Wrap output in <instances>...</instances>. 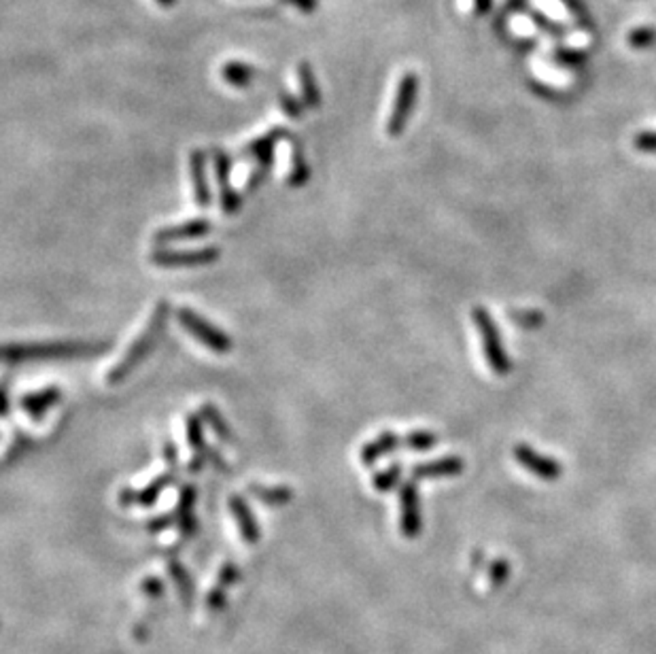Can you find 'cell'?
<instances>
[{
    "label": "cell",
    "instance_id": "cell-30",
    "mask_svg": "<svg viewBox=\"0 0 656 654\" xmlns=\"http://www.w3.org/2000/svg\"><path fill=\"white\" fill-rule=\"evenodd\" d=\"M656 43V30L650 28V26H644V28H636L629 35V45L633 50H644V47H650Z\"/></svg>",
    "mask_w": 656,
    "mask_h": 654
},
{
    "label": "cell",
    "instance_id": "cell-36",
    "mask_svg": "<svg viewBox=\"0 0 656 654\" xmlns=\"http://www.w3.org/2000/svg\"><path fill=\"white\" fill-rule=\"evenodd\" d=\"M175 523H176L175 512H172V514H162V517L152 518V521L147 523V529H149V532L158 533V532H164V529L168 527V525H175Z\"/></svg>",
    "mask_w": 656,
    "mask_h": 654
},
{
    "label": "cell",
    "instance_id": "cell-18",
    "mask_svg": "<svg viewBox=\"0 0 656 654\" xmlns=\"http://www.w3.org/2000/svg\"><path fill=\"white\" fill-rule=\"evenodd\" d=\"M298 85L300 92H302V100L306 105V109H319L321 103H324V96H321L319 85H316L313 66L308 62H300L298 64Z\"/></svg>",
    "mask_w": 656,
    "mask_h": 654
},
{
    "label": "cell",
    "instance_id": "cell-28",
    "mask_svg": "<svg viewBox=\"0 0 656 654\" xmlns=\"http://www.w3.org/2000/svg\"><path fill=\"white\" fill-rule=\"evenodd\" d=\"M400 480H402V465L395 463V465H389V468L383 471H379V474L372 479V487L376 491L387 493L394 489V487H397V482Z\"/></svg>",
    "mask_w": 656,
    "mask_h": 654
},
{
    "label": "cell",
    "instance_id": "cell-40",
    "mask_svg": "<svg viewBox=\"0 0 656 654\" xmlns=\"http://www.w3.org/2000/svg\"><path fill=\"white\" fill-rule=\"evenodd\" d=\"M474 4H476V11H478V13H487V11L491 9L493 0H474Z\"/></svg>",
    "mask_w": 656,
    "mask_h": 654
},
{
    "label": "cell",
    "instance_id": "cell-21",
    "mask_svg": "<svg viewBox=\"0 0 656 654\" xmlns=\"http://www.w3.org/2000/svg\"><path fill=\"white\" fill-rule=\"evenodd\" d=\"M211 160L215 168V179H217L219 185V194L234 191L232 183H230V176H232V158H230L223 149H211Z\"/></svg>",
    "mask_w": 656,
    "mask_h": 654
},
{
    "label": "cell",
    "instance_id": "cell-20",
    "mask_svg": "<svg viewBox=\"0 0 656 654\" xmlns=\"http://www.w3.org/2000/svg\"><path fill=\"white\" fill-rule=\"evenodd\" d=\"M249 493L257 502L266 503V506L278 508L287 506L293 500V491L289 487H268V485H249Z\"/></svg>",
    "mask_w": 656,
    "mask_h": 654
},
{
    "label": "cell",
    "instance_id": "cell-29",
    "mask_svg": "<svg viewBox=\"0 0 656 654\" xmlns=\"http://www.w3.org/2000/svg\"><path fill=\"white\" fill-rule=\"evenodd\" d=\"M277 100H278V106H281V111H283L285 115H287V117H292V120H300V117L304 115L306 105H304V103H300V100L295 98L293 94L285 92V90H283V92H278Z\"/></svg>",
    "mask_w": 656,
    "mask_h": 654
},
{
    "label": "cell",
    "instance_id": "cell-14",
    "mask_svg": "<svg viewBox=\"0 0 656 654\" xmlns=\"http://www.w3.org/2000/svg\"><path fill=\"white\" fill-rule=\"evenodd\" d=\"M465 468L464 459L461 457H442L427 461V463H417L412 468V479L414 480H425V479H444V476H457L461 474Z\"/></svg>",
    "mask_w": 656,
    "mask_h": 654
},
{
    "label": "cell",
    "instance_id": "cell-23",
    "mask_svg": "<svg viewBox=\"0 0 656 654\" xmlns=\"http://www.w3.org/2000/svg\"><path fill=\"white\" fill-rule=\"evenodd\" d=\"M198 415L202 417V421L207 423L215 433H217L219 440H223V442H232L234 440L232 427H230V423L223 419L222 412L215 409L213 404H202L200 410H198Z\"/></svg>",
    "mask_w": 656,
    "mask_h": 654
},
{
    "label": "cell",
    "instance_id": "cell-10",
    "mask_svg": "<svg viewBox=\"0 0 656 654\" xmlns=\"http://www.w3.org/2000/svg\"><path fill=\"white\" fill-rule=\"evenodd\" d=\"M175 479H176V468H170V471L158 476V479L149 482V485L143 487V489H138V491L121 489L120 503L121 506H153V503L158 502V497L162 495V491L168 489L172 482H175Z\"/></svg>",
    "mask_w": 656,
    "mask_h": 654
},
{
    "label": "cell",
    "instance_id": "cell-24",
    "mask_svg": "<svg viewBox=\"0 0 656 654\" xmlns=\"http://www.w3.org/2000/svg\"><path fill=\"white\" fill-rule=\"evenodd\" d=\"M185 427H187V442L193 448V453L202 455L207 457V438H204V421L198 412H191V415L185 417Z\"/></svg>",
    "mask_w": 656,
    "mask_h": 654
},
{
    "label": "cell",
    "instance_id": "cell-37",
    "mask_svg": "<svg viewBox=\"0 0 656 654\" xmlns=\"http://www.w3.org/2000/svg\"><path fill=\"white\" fill-rule=\"evenodd\" d=\"M143 591L152 595V597H160V595L164 593V582L160 580V578H147V580L143 582Z\"/></svg>",
    "mask_w": 656,
    "mask_h": 654
},
{
    "label": "cell",
    "instance_id": "cell-3",
    "mask_svg": "<svg viewBox=\"0 0 656 654\" xmlns=\"http://www.w3.org/2000/svg\"><path fill=\"white\" fill-rule=\"evenodd\" d=\"M175 317L179 321V325L187 331L191 338H196L198 342L208 351L217 353V355H225L234 348L232 338H230L222 327L213 325L211 321L204 319L202 315H198L196 310L190 307H181L175 310Z\"/></svg>",
    "mask_w": 656,
    "mask_h": 654
},
{
    "label": "cell",
    "instance_id": "cell-8",
    "mask_svg": "<svg viewBox=\"0 0 656 654\" xmlns=\"http://www.w3.org/2000/svg\"><path fill=\"white\" fill-rule=\"evenodd\" d=\"M400 527L404 538H417L421 533L423 517H421V503H418V491L414 482H406L400 491Z\"/></svg>",
    "mask_w": 656,
    "mask_h": 654
},
{
    "label": "cell",
    "instance_id": "cell-5",
    "mask_svg": "<svg viewBox=\"0 0 656 654\" xmlns=\"http://www.w3.org/2000/svg\"><path fill=\"white\" fill-rule=\"evenodd\" d=\"M417 92H418V79L414 73H406L404 77L397 83V92L394 98V109H391L389 117H387L385 132L389 136H400L406 130L408 120H410L414 103H417Z\"/></svg>",
    "mask_w": 656,
    "mask_h": 654
},
{
    "label": "cell",
    "instance_id": "cell-22",
    "mask_svg": "<svg viewBox=\"0 0 656 654\" xmlns=\"http://www.w3.org/2000/svg\"><path fill=\"white\" fill-rule=\"evenodd\" d=\"M255 68L249 66L245 62H225L222 68V77L225 83H230L232 88H246L253 79H255Z\"/></svg>",
    "mask_w": 656,
    "mask_h": 654
},
{
    "label": "cell",
    "instance_id": "cell-31",
    "mask_svg": "<svg viewBox=\"0 0 656 654\" xmlns=\"http://www.w3.org/2000/svg\"><path fill=\"white\" fill-rule=\"evenodd\" d=\"M510 315H512V319L516 321V323L523 327H535L544 321V315L537 313V310H527V313L525 310H512Z\"/></svg>",
    "mask_w": 656,
    "mask_h": 654
},
{
    "label": "cell",
    "instance_id": "cell-16",
    "mask_svg": "<svg viewBox=\"0 0 656 654\" xmlns=\"http://www.w3.org/2000/svg\"><path fill=\"white\" fill-rule=\"evenodd\" d=\"M285 138H293V134L289 132L287 128H272V130H268L266 134H262V136L253 138V141L246 143L245 147L240 149V158L255 160V158H260V155L274 153L277 144L285 141Z\"/></svg>",
    "mask_w": 656,
    "mask_h": 654
},
{
    "label": "cell",
    "instance_id": "cell-25",
    "mask_svg": "<svg viewBox=\"0 0 656 654\" xmlns=\"http://www.w3.org/2000/svg\"><path fill=\"white\" fill-rule=\"evenodd\" d=\"M272 166H274V153H266V155H260V158H255V168L251 170L249 179H246V185H245L246 194H253V191L260 190V187L263 185V181H266L268 175H270Z\"/></svg>",
    "mask_w": 656,
    "mask_h": 654
},
{
    "label": "cell",
    "instance_id": "cell-4",
    "mask_svg": "<svg viewBox=\"0 0 656 654\" xmlns=\"http://www.w3.org/2000/svg\"><path fill=\"white\" fill-rule=\"evenodd\" d=\"M472 321H474L478 334H480L482 351H485L488 368L495 374H508L512 370V362H510V355L502 345V336H499L497 323H495L491 313L485 307L472 308Z\"/></svg>",
    "mask_w": 656,
    "mask_h": 654
},
{
    "label": "cell",
    "instance_id": "cell-12",
    "mask_svg": "<svg viewBox=\"0 0 656 654\" xmlns=\"http://www.w3.org/2000/svg\"><path fill=\"white\" fill-rule=\"evenodd\" d=\"M228 506H230V512H232L236 525H238L240 538H243L246 544L260 542V538H262L260 523H257V518L253 517L249 503H246L245 497L243 495H232V497H230Z\"/></svg>",
    "mask_w": 656,
    "mask_h": 654
},
{
    "label": "cell",
    "instance_id": "cell-41",
    "mask_svg": "<svg viewBox=\"0 0 656 654\" xmlns=\"http://www.w3.org/2000/svg\"><path fill=\"white\" fill-rule=\"evenodd\" d=\"M566 4H567V7H569V9H572V11H574V13H575V11H580V13H582V9H580V7H578V4H574V0H566ZM582 15H584V13H582Z\"/></svg>",
    "mask_w": 656,
    "mask_h": 654
},
{
    "label": "cell",
    "instance_id": "cell-34",
    "mask_svg": "<svg viewBox=\"0 0 656 654\" xmlns=\"http://www.w3.org/2000/svg\"><path fill=\"white\" fill-rule=\"evenodd\" d=\"M240 580V570L238 565H234V563H225V565L222 567V572H219V582L222 587H230V584L238 582Z\"/></svg>",
    "mask_w": 656,
    "mask_h": 654
},
{
    "label": "cell",
    "instance_id": "cell-42",
    "mask_svg": "<svg viewBox=\"0 0 656 654\" xmlns=\"http://www.w3.org/2000/svg\"><path fill=\"white\" fill-rule=\"evenodd\" d=\"M158 3L162 4V7L168 9V7H172V4H175V0H158Z\"/></svg>",
    "mask_w": 656,
    "mask_h": 654
},
{
    "label": "cell",
    "instance_id": "cell-2",
    "mask_svg": "<svg viewBox=\"0 0 656 654\" xmlns=\"http://www.w3.org/2000/svg\"><path fill=\"white\" fill-rule=\"evenodd\" d=\"M109 345L105 342H39V345H11L0 346V362L24 363L32 359H66L90 357L105 353Z\"/></svg>",
    "mask_w": 656,
    "mask_h": 654
},
{
    "label": "cell",
    "instance_id": "cell-17",
    "mask_svg": "<svg viewBox=\"0 0 656 654\" xmlns=\"http://www.w3.org/2000/svg\"><path fill=\"white\" fill-rule=\"evenodd\" d=\"M400 444H402V440L395 432L385 430L379 438L372 440V442L363 444L362 453H359V459H362V463L365 465V468H370V465H374L380 457L394 453V450L400 447Z\"/></svg>",
    "mask_w": 656,
    "mask_h": 654
},
{
    "label": "cell",
    "instance_id": "cell-32",
    "mask_svg": "<svg viewBox=\"0 0 656 654\" xmlns=\"http://www.w3.org/2000/svg\"><path fill=\"white\" fill-rule=\"evenodd\" d=\"M633 144H636V149H639V152L656 153V132H639V134H636V138H633Z\"/></svg>",
    "mask_w": 656,
    "mask_h": 654
},
{
    "label": "cell",
    "instance_id": "cell-11",
    "mask_svg": "<svg viewBox=\"0 0 656 654\" xmlns=\"http://www.w3.org/2000/svg\"><path fill=\"white\" fill-rule=\"evenodd\" d=\"M190 173H191V190L193 200L200 208H208L213 202V191L208 185V173H207V153L200 149H193L190 153Z\"/></svg>",
    "mask_w": 656,
    "mask_h": 654
},
{
    "label": "cell",
    "instance_id": "cell-26",
    "mask_svg": "<svg viewBox=\"0 0 656 654\" xmlns=\"http://www.w3.org/2000/svg\"><path fill=\"white\" fill-rule=\"evenodd\" d=\"M168 572H170L172 580H175V584H176V588H179L181 597L190 602L191 595H193V582H191L190 572H187L185 567H183L181 563H176V561H170Z\"/></svg>",
    "mask_w": 656,
    "mask_h": 654
},
{
    "label": "cell",
    "instance_id": "cell-27",
    "mask_svg": "<svg viewBox=\"0 0 656 654\" xmlns=\"http://www.w3.org/2000/svg\"><path fill=\"white\" fill-rule=\"evenodd\" d=\"M402 442H404V448L408 450H414V453H425V450H432L435 447L438 438H435L432 432L418 430V432L408 433Z\"/></svg>",
    "mask_w": 656,
    "mask_h": 654
},
{
    "label": "cell",
    "instance_id": "cell-6",
    "mask_svg": "<svg viewBox=\"0 0 656 654\" xmlns=\"http://www.w3.org/2000/svg\"><path fill=\"white\" fill-rule=\"evenodd\" d=\"M222 251L217 246H204V249L193 251H170V249H155L149 260L152 264L160 268H196L208 266L219 260Z\"/></svg>",
    "mask_w": 656,
    "mask_h": 654
},
{
    "label": "cell",
    "instance_id": "cell-35",
    "mask_svg": "<svg viewBox=\"0 0 656 654\" xmlns=\"http://www.w3.org/2000/svg\"><path fill=\"white\" fill-rule=\"evenodd\" d=\"M208 610H213V612H217V610H223L225 605V587H222V584H217V587L213 588L211 593H208Z\"/></svg>",
    "mask_w": 656,
    "mask_h": 654
},
{
    "label": "cell",
    "instance_id": "cell-38",
    "mask_svg": "<svg viewBox=\"0 0 656 654\" xmlns=\"http://www.w3.org/2000/svg\"><path fill=\"white\" fill-rule=\"evenodd\" d=\"M287 3L293 4L298 11H302V13H315L319 9V0H287Z\"/></svg>",
    "mask_w": 656,
    "mask_h": 654
},
{
    "label": "cell",
    "instance_id": "cell-19",
    "mask_svg": "<svg viewBox=\"0 0 656 654\" xmlns=\"http://www.w3.org/2000/svg\"><path fill=\"white\" fill-rule=\"evenodd\" d=\"M310 179V166L306 162V155L302 144H300L298 138L293 136L292 141V166H289V175H287V185L298 190V187H304L308 183Z\"/></svg>",
    "mask_w": 656,
    "mask_h": 654
},
{
    "label": "cell",
    "instance_id": "cell-7",
    "mask_svg": "<svg viewBox=\"0 0 656 654\" xmlns=\"http://www.w3.org/2000/svg\"><path fill=\"white\" fill-rule=\"evenodd\" d=\"M514 459L519 461V465H523L525 470H529L531 474H535L537 479H544L548 482L561 479L563 474L561 461L537 453V450L531 448L529 444H516Z\"/></svg>",
    "mask_w": 656,
    "mask_h": 654
},
{
    "label": "cell",
    "instance_id": "cell-9",
    "mask_svg": "<svg viewBox=\"0 0 656 654\" xmlns=\"http://www.w3.org/2000/svg\"><path fill=\"white\" fill-rule=\"evenodd\" d=\"M211 230H213V223L208 222V219H190V222L160 228L158 232L153 234V243L162 246L168 243H181V240L204 238V236L211 234Z\"/></svg>",
    "mask_w": 656,
    "mask_h": 654
},
{
    "label": "cell",
    "instance_id": "cell-33",
    "mask_svg": "<svg viewBox=\"0 0 656 654\" xmlns=\"http://www.w3.org/2000/svg\"><path fill=\"white\" fill-rule=\"evenodd\" d=\"M9 387H11V378H9V374H4V377L0 378V419H7L9 410H11Z\"/></svg>",
    "mask_w": 656,
    "mask_h": 654
},
{
    "label": "cell",
    "instance_id": "cell-39",
    "mask_svg": "<svg viewBox=\"0 0 656 654\" xmlns=\"http://www.w3.org/2000/svg\"><path fill=\"white\" fill-rule=\"evenodd\" d=\"M164 459L168 461L170 468H176V448H175V444H172V442L164 444Z\"/></svg>",
    "mask_w": 656,
    "mask_h": 654
},
{
    "label": "cell",
    "instance_id": "cell-15",
    "mask_svg": "<svg viewBox=\"0 0 656 654\" xmlns=\"http://www.w3.org/2000/svg\"><path fill=\"white\" fill-rule=\"evenodd\" d=\"M196 487L193 485H185L179 493V503L175 508V517H176V525H179V532L183 538H191L196 535L198 529V521L193 517V503H196Z\"/></svg>",
    "mask_w": 656,
    "mask_h": 654
},
{
    "label": "cell",
    "instance_id": "cell-1",
    "mask_svg": "<svg viewBox=\"0 0 656 654\" xmlns=\"http://www.w3.org/2000/svg\"><path fill=\"white\" fill-rule=\"evenodd\" d=\"M170 317V304L166 300H160L155 304L152 317H149L144 330L132 340V345L126 348L120 362L106 372V385H121L123 380L130 378L134 370L141 368V363L155 351V346L162 340L166 325H168Z\"/></svg>",
    "mask_w": 656,
    "mask_h": 654
},
{
    "label": "cell",
    "instance_id": "cell-13",
    "mask_svg": "<svg viewBox=\"0 0 656 654\" xmlns=\"http://www.w3.org/2000/svg\"><path fill=\"white\" fill-rule=\"evenodd\" d=\"M62 400V389L60 387H45L35 393H26L20 400V409L30 417V419L39 421L50 412L53 406L60 404Z\"/></svg>",
    "mask_w": 656,
    "mask_h": 654
}]
</instances>
